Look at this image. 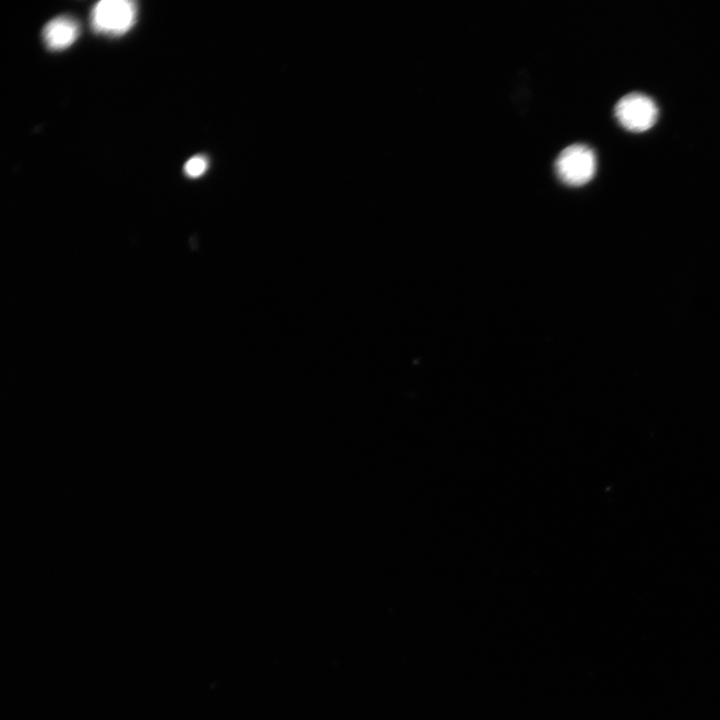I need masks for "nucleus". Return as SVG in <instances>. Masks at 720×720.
<instances>
[{
    "label": "nucleus",
    "mask_w": 720,
    "mask_h": 720,
    "mask_svg": "<svg viewBox=\"0 0 720 720\" xmlns=\"http://www.w3.org/2000/svg\"><path fill=\"white\" fill-rule=\"evenodd\" d=\"M137 4L131 0H101L91 11L90 22L94 32L119 36L135 23Z\"/></svg>",
    "instance_id": "obj_1"
},
{
    "label": "nucleus",
    "mask_w": 720,
    "mask_h": 720,
    "mask_svg": "<svg viewBox=\"0 0 720 720\" xmlns=\"http://www.w3.org/2000/svg\"><path fill=\"white\" fill-rule=\"evenodd\" d=\"M555 171L558 178L566 185H584L595 174L596 156L587 145H570L563 149L556 158Z\"/></svg>",
    "instance_id": "obj_2"
},
{
    "label": "nucleus",
    "mask_w": 720,
    "mask_h": 720,
    "mask_svg": "<svg viewBox=\"0 0 720 720\" xmlns=\"http://www.w3.org/2000/svg\"><path fill=\"white\" fill-rule=\"evenodd\" d=\"M615 116L623 128L632 132H643L655 124L658 109L649 96L633 92L617 102Z\"/></svg>",
    "instance_id": "obj_3"
},
{
    "label": "nucleus",
    "mask_w": 720,
    "mask_h": 720,
    "mask_svg": "<svg viewBox=\"0 0 720 720\" xmlns=\"http://www.w3.org/2000/svg\"><path fill=\"white\" fill-rule=\"evenodd\" d=\"M80 33L79 22L70 15L50 20L42 30V38L49 50L59 51L70 47Z\"/></svg>",
    "instance_id": "obj_4"
},
{
    "label": "nucleus",
    "mask_w": 720,
    "mask_h": 720,
    "mask_svg": "<svg viewBox=\"0 0 720 720\" xmlns=\"http://www.w3.org/2000/svg\"><path fill=\"white\" fill-rule=\"evenodd\" d=\"M207 167V158L203 155H196L185 163L184 171L189 177H198L206 171Z\"/></svg>",
    "instance_id": "obj_5"
}]
</instances>
